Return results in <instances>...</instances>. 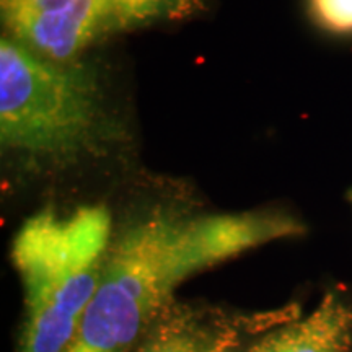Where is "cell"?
Listing matches in <instances>:
<instances>
[{
	"mask_svg": "<svg viewBox=\"0 0 352 352\" xmlns=\"http://www.w3.org/2000/svg\"><path fill=\"white\" fill-rule=\"evenodd\" d=\"M316 23L336 34H352V0H310Z\"/></svg>",
	"mask_w": 352,
	"mask_h": 352,
	"instance_id": "52a82bcc",
	"label": "cell"
},
{
	"mask_svg": "<svg viewBox=\"0 0 352 352\" xmlns=\"http://www.w3.org/2000/svg\"><path fill=\"white\" fill-rule=\"evenodd\" d=\"M302 232L298 220L279 210H152L113 236L98 289L65 352H131L189 277Z\"/></svg>",
	"mask_w": 352,
	"mask_h": 352,
	"instance_id": "6da1fadb",
	"label": "cell"
},
{
	"mask_svg": "<svg viewBox=\"0 0 352 352\" xmlns=\"http://www.w3.org/2000/svg\"><path fill=\"white\" fill-rule=\"evenodd\" d=\"M111 230L109 210L98 204L25 220L12 245L25 292L20 352L67 351L98 289Z\"/></svg>",
	"mask_w": 352,
	"mask_h": 352,
	"instance_id": "3957f363",
	"label": "cell"
},
{
	"mask_svg": "<svg viewBox=\"0 0 352 352\" xmlns=\"http://www.w3.org/2000/svg\"><path fill=\"white\" fill-rule=\"evenodd\" d=\"M98 74L57 64L3 34L0 39V145L23 164H76L109 139Z\"/></svg>",
	"mask_w": 352,
	"mask_h": 352,
	"instance_id": "7a4b0ae2",
	"label": "cell"
},
{
	"mask_svg": "<svg viewBox=\"0 0 352 352\" xmlns=\"http://www.w3.org/2000/svg\"><path fill=\"white\" fill-rule=\"evenodd\" d=\"M206 352H240L236 349L235 346H233V342L228 340V338H222V340H212L210 342V346L208 347V351Z\"/></svg>",
	"mask_w": 352,
	"mask_h": 352,
	"instance_id": "ba28073f",
	"label": "cell"
},
{
	"mask_svg": "<svg viewBox=\"0 0 352 352\" xmlns=\"http://www.w3.org/2000/svg\"><path fill=\"white\" fill-rule=\"evenodd\" d=\"M204 0H0L7 36L57 64L121 33L202 12Z\"/></svg>",
	"mask_w": 352,
	"mask_h": 352,
	"instance_id": "277c9868",
	"label": "cell"
},
{
	"mask_svg": "<svg viewBox=\"0 0 352 352\" xmlns=\"http://www.w3.org/2000/svg\"><path fill=\"white\" fill-rule=\"evenodd\" d=\"M212 340L191 308L171 305L135 352H206Z\"/></svg>",
	"mask_w": 352,
	"mask_h": 352,
	"instance_id": "8992f818",
	"label": "cell"
},
{
	"mask_svg": "<svg viewBox=\"0 0 352 352\" xmlns=\"http://www.w3.org/2000/svg\"><path fill=\"white\" fill-rule=\"evenodd\" d=\"M352 307L328 292L303 318L267 333L248 352H349Z\"/></svg>",
	"mask_w": 352,
	"mask_h": 352,
	"instance_id": "5b68a950",
	"label": "cell"
}]
</instances>
